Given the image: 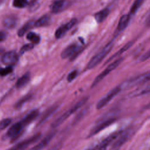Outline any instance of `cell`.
Masks as SVG:
<instances>
[{
    "mask_svg": "<svg viewBox=\"0 0 150 150\" xmlns=\"http://www.w3.org/2000/svg\"><path fill=\"white\" fill-rule=\"evenodd\" d=\"M65 4V0H55L51 8L52 12L56 13L60 12L64 8Z\"/></svg>",
    "mask_w": 150,
    "mask_h": 150,
    "instance_id": "cell-19",
    "label": "cell"
},
{
    "mask_svg": "<svg viewBox=\"0 0 150 150\" xmlns=\"http://www.w3.org/2000/svg\"><path fill=\"white\" fill-rule=\"evenodd\" d=\"M123 58L120 57L115 60H114L113 62L110 63L105 69H104L100 74H99L94 80L92 84H91V87H94L96 86H97L104 77H105L110 72H111L113 70H114L118 66V65L121 63L122 61Z\"/></svg>",
    "mask_w": 150,
    "mask_h": 150,
    "instance_id": "cell-4",
    "label": "cell"
},
{
    "mask_svg": "<svg viewBox=\"0 0 150 150\" xmlns=\"http://www.w3.org/2000/svg\"><path fill=\"white\" fill-rule=\"evenodd\" d=\"M30 95H28V96H26L25 97H23V98H22L21 100H19L15 104V107L16 108H19L20 107H21L26 101H28L30 98Z\"/></svg>",
    "mask_w": 150,
    "mask_h": 150,
    "instance_id": "cell-28",
    "label": "cell"
},
{
    "mask_svg": "<svg viewBox=\"0 0 150 150\" xmlns=\"http://www.w3.org/2000/svg\"><path fill=\"white\" fill-rule=\"evenodd\" d=\"M30 73L27 72L17 80L16 83V87L18 88H20L23 87L29 82L30 80Z\"/></svg>",
    "mask_w": 150,
    "mask_h": 150,
    "instance_id": "cell-21",
    "label": "cell"
},
{
    "mask_svg": "<svg viewBox=\"0 0 150 150\" xmlns=\"http://www.w3.org/2000/svg\"><path fill=\"white\" fill-rule=\"evenodd\" d=\"M149 13H150V12H149Z\"/></svg>",
    "mask_w": 150,
    "mask_h": 150,
    "instance_id": "cell-39",
    "label": "cell"
},
{
    "mask_svg": "<svg viewBox=\"0 0 150 150\" xmlns=\"http://www.w3.org/2000/svg\"><path fill=\"white\" fill-rule=\"evenodd\" d=\"M27 39L33 44H38L40 40V38L39 35L34 32H29L26 36Z\"/></svg>",
    "mask_w": 150,
    "mask_h": 150,
    "instance_id": "cell-25",
    "label": "cell"
},
{
    "mask_svg": "<svg viewBox=\"0 0 150 150\" xmlns=\"http://www.w3.org/2000/svg\"><path fill=\"white\" fill-rule=\"evenodd\" d=\"M149 58H150V49L148 50L146 52H145L144 54L141 56V57H140V60L142 62H144Z\"/></svg>",
    "mask_w": 150,
    "mask_h": 150,
    "instance_id": "cell-34",
    "label": "cell"
},
{
    "mask_svg": "<svg viewBox=\"0 0 150 150\" xmlns=\"http://www.w3.org/2000/svg\"><path fill=\"white\" fill-rule=\"evenodd\" d=\"M121 90L120 86H117L111 89L108 93H107L102 98H101L96 105V108L98 110L101 109L106 106L110 101H111Z\"/></svg>",
    "mask_w": 150,
    "mask_h": 150,
    "instance_id": "cell-5",
    "label": "cell"
},
{
    "mask_svg": "<svg viewBox=\"0 0 150 150\" xmlns=\"http://www.w3.org/2000/svg\"><path fill=\"white\" fill-rule=\"evenodd\" d=\"M77 70H73L72 71H71L67 76V81L69 82H71V81H73L77 76Z\"/></svg>",
    "mask_w": 150,
    "mask_h": 150,
    "instance_id": "cell-33",
    "label": "cell"
},
{
    "mask_svg": "<svg viewBox=\"0 0 150 150\" xmlns=\"http://www.w3.org/2000/svg\"><path fill=\"white\" fill-rule=\"evenodd\" d=\"M88 98L86 97L81 99L77 103H76L73 107H71L69 110H68L66 112L63 114L61 116H60L58 118H57L52 124V127L53 128H56L62 124L67 118H69L71 114L74 113L76 111H77L80 108H81L88 100Z\"/></svg>",
    "mask_w": 150,
    "mask_h": 150,
    "instance_id": "cell-1",
    "label": "cell"
},
{
    "mask_svg": "<svg viewBox=\"0 0 150 150\" xmlns=\"http://www.w3.org/2000/svg\"><path fill=\"white\" fill-rule=\"evenodd\" d=\"M28 5V0H13V5L16 8H23Z\"/></svg>",
    "mask_w": 150,
    "mask_h": 150,
    "instance_id": "cell-27",
    "label": "cell"
},
{
    "mask_svg": "<svg viewBox=\"0 0 150 150\" xmlns=\"http://www.w3.org/2000/svg\"><path fill=\"white\" fill-rule=\"evenodd\" d=\"M6 38V33L4 31H0V42L4 41Z\"/></svg>",
    "mask_w": 150,
    "mask_h": 150,
    "instance_id": "cell-35",
    "label": "cell"
},
{
    "mask_svg": "<svg viewBox=\"0 0 150 150\" xmlns=\"http://www.w3.org/2000/svg\"><path fill=\"white\" fill-rule=\"evenodd\" d=\"M40 134H37L33 135V137H32L31 138L21 142L20 143L16 144V145L13 146L11 148L8 149L7 150H23L27 146L30 145L31 144L36 141L40 138Z\"/></svg>",
    "mask_w": 150,
    "mask_h": 150,
    "instance_id": "cell-9",
    "label": "cell"
},
{
    "mask_svg": "<svg viewBox=\"0 0 150 150\" xmlns=\"http://www.w3.org/2000/svg\"><path fill=\"white\" fill-rule=\"evenodd\" d=\"M115 120L113 118H110L108 119H106L105 120L102 121L100 122L98 125H96L91 131L90 133V136L94 135L96 134L97 133L99 132L100 131H102L104 128H107L109 125H110L111 124H112Z\"/></svg>",
    "mask_w": 150,
    "mask_h": 150,
    "instance_id": "cell-10",
    "label": "cell"
},
{
    "mask_svg": "<svg viewBox=\"0 0 150 150\" xmlns=\"http://www.w3.org/2000/svg\"><path fill=\"white\" fill-rule=\"evenodd\" d=\"M133 44V42H128L127 43H126L119 51H118L115 54H114V55H112L107 62L106 63H108L110 60H112V59H114L115 57L120 56L122 53H123L124 52H125L127 50H128Z\"/></svg>",
    "mask_w": 150,
    "mask_h": 150,
    "instance_id": "cell-23",
    "label": "cell"
},
{
    "mask_svg": "<svg viewBox=\"0 0 150 150\" xmlns=\"http://www.w3.org/2000/svg\"><path fill=\"white\" fill-rule=\"evenodd\" d=\"M57 108V107L56 106H54L53 107H51L49 110H47V111L46 112V113L44 115V117L43 118H42V120H41V122H43L44 120H45L46 118H47L51 114H52V113L55 111V110H56Z\"/></svg>",
    "mask_w": 150,
    "mask_h": 150,
    "instance_id": "cell-32",
    "label": "cell"
},
{
    "mask_svg": "<svg viewBox=\"0 0 150 150\" xmlns=\"http://www.w3.org/2000/svg\"><path fill=\"white\" fill-rule=\"evenodd\" d=\"M113 46V42H110L98 53L94 55L88 62L87 65V69H91L98 65L104 58L111 50Z\"/></svg>",
    "mask_w": 150,
    "mask_h": 150,
    "instance_id": "cell-2",
    "label": "cell"
},
{
    "mask_svg": "<svg viewBox=\"0 0 150 150\" xmlns=\"http://www.w3.org/2000/svg\"><path fill=\"white\" fill-rule=\"evenodd\" d=\"M144 1V0H135L131 8L129 15H134L137 12L138 9L140 8Z\"/></svg>",
    "mask_w": 150,
    "mask_h": 150,
    "instance_id": "cell-26",
    "label": "cell"
},
{
    "mask_svg": "<svg viewBox=\"0 0 150 150\" xmlns=\"http://www.w3.org/2000/svg\"><path fill=\"white\" fill-rule=\"evenodd\" d=\"M77 21V20L76 18H73L69 22L66 23L65 25H62L61 26H60L56 30V32H55L56 38L60 39L62 37H63L65 35V33H66V32L67 30L70 29L74 25H75Z\"/></svg>",
    "mask_w": 150,
    "mask_h": 150,
    "instance_id": "cell-8",
    "label": "cell"
},
{
    "mask_svg": "<svg viewBox=\"0 0 150 150\" xmlns=\"http://www.w3.org/2000/svg\"><path fill=\"white\" fill-rule=\"evenodd\" d=\"M149 80H150V71L144 73L136 77L128 80L127 81H125L122 86H120L121 88L122 87L125 88H129L139 86Z\"/></svg>",
    "mask_w": 150,
    "mask_h": 150,
    "instance_id": "cell-3",
    "label": "cell"
},
{
    "mask_svg": "<svg viewBox=\"0 0 150 150\" xmlns=\"http://www.w3.org/2000/svg\"><path fill=\"white\" fill-rule=\"evenodd\" d=\"M96 148H93V149H89L88 150H96Z\"/></svg>",
    "mask_w": 150,
    "mask_h": 150,
    "instance_id": "cell-37",
    "label": "cell"
},
{
    "mask_svg": "<svg viewBox=\"0 0 150 150\" xmlns=\"http://www.w3.org/2000/svg\"><path fill=\"white\" fill-rule=\"evenodd\" d=\"M12 71V67L11 66H8L7 67L0 69V75L2 76H6L9 74L10 73H11Z\"/></svg>",
    "mask_w": 150,
    "mask_h": 150,
    "instance_id": "cell-30",
    "label": "cell"
},
{
    "mask_svg": "<svg viewBox=\"0 0 150 150\" xmlns=\"http://www.w3.org/2000/svg\"><path fill=\"white\" fill-rule=\"evenodd\" d=\"M33 23V21H30L28 22H27L26 24H25L18 31V35L20 37L23 36L25 35V33L31 28Z\"/></svg>",
    "mask_w": 150,
    "mask_h": 150,
    "instance_id": "cell-24",
    "label": "cell"
},
{
    "mask_svg": "<svg viewBox=\"0 0 150 150\" xmlns=\"http://www.w3.org/2000/svg\"><path fill=\"white\" fill-rule=\"evenodd\" d=\"M121 133V132H117L113 133L111 135L107 137L100 144V145L98 146V150H106L107 146L110 144V143H111L114 139H115Z\"/></svg>",
    "mask_w": 150,
    "mask_h": 150,
    "instance_id": "cell-12",
    "label": "cell"
},
{
    "mask_svg": "<svg viewBox=\"0 0 150 150\" xmlns=\"http://www.w3.org/2000/svg\"><path fill=\"white\" fill-rule=\"evenodd\" d=\"M23 127V125L21 121L15 123L12 126H11V128L8 129L7 132V135L9 137H11V138L15 137L20 133Z\"/></svg>",
    "mask_w": 150,
    "mask_h": 150,
    "instance_id": "cell-15",
    "label": "cell"
},
{
    "mask_svg": "<svg viewBox=\"0 0 150 150\" xmlns=\"http://www.w3.org/2000/svg\"><path fill=\"white\" fill-rule=\"evenodd\" d=\"M61 147H62V144L61 143H58V144L54 145V146H53L49 150H60Z\"/></svg>",
    "mask_w": 150,
    "mask_h": 150,
    "instance_id": "cell-36",
    "label": "cell"
},
{
    "mask_svg": "<svg viewBox=\"0 0 150 150\" xmlns=\"http://www.w3.org/2000/svg\"><path fill=\"white\" fill-rule=\"evenodd\" d=\"M50 20V16L47 15H45L41 16L38 21H36L34 24L36 27L45 26H46L47 24H49Z\"/></svg>",
    "mask_w": 150,
    "mask_h": 150,
    "instance_id": "cell-22",
    "label": "cell"
},
{
    "mask_svg": "<svg viewBox=\"0 0 150 150\" xmlns=\"http://www.w3.org/2000/svg\"><path fill=\"white\" fill-rule=\"evenodd\" d=\"M149 93H150V80L138 86L136 88L129 93L128 97L134 98L139 97Z\"/></svg>",
    "mask_w": 150,
    "mask_h": 150,
    "instance_id": "cell-7",
    "label": "cell"
},
{
    "mask_svg": "<svg viewBox=\"0 0 150 150\" xmlns=\"http://www.w3.org/2000/svg\"><path fill=\"white\" fill-rule=\"evenodd\" d=\"M33 47V43L26 44V45H24L22 47V48L21 49V50H20V53L21 54H23L25 52H27V51H29V50H31Z\"/></svg>",
    "mask_w": 150,
    "mask_h": 150,
    "instance_id": "cell-31",
    "label": "cell"
},
{
    "mask_svg": "<svg viewBox=\"0 0 150 150\" xmlns=\"http://www.w3.org/2000/svg\"><path fill=\"white\" fill-rule=\"evenodd\" d=\"M55 134H56L55 131L51 132L46 137H45L42 141H41L38 145L35 146L30 150H42L49 144L50 141L52 139L53 137L55 135Z\"/></svg>",
    "mask_w": 150,
    "mask_h": 150,
    "instance_id": "cell-13",
    "label": "cell"
},
{
    "mask_svg": "<svg viewBox=\"0 0 150 150\" xmlns=\"http://www.w3.org/2000/svg\"><path fill=\"white\" fill-rule=\"evenodd\" d=\"M129 19H130V15L129 14L122 15L120 18V21L118 22V24L117 26L118 30L120 31L124 30L128 25Z\"/></svg>",
    "mask_w": 150,
    "mask_h": 150,
    "instance_id": "cell-20",
    "label": "cell"
},
{
    "mask_svg": "<svg viewBox=\"0 0 150 150\" xmlns=\"http://www.w3.org/2000/svg\"><path fill=\"white\" fill-rule=\"evenodd\" d=\"M18 22V18L14 15H9L6 17H5L3 21L2 24L4 27H5L6 29H11L14 28Z\"/></svg>",
    "mask_w": 150,
    "mask_h": 150,
    "instance_id": "cell-14",
    "label": "cell"
},
{
    "mask_svg": "<svg viewBox=\"0 0 150 150\" xmlns=\"http://www.w3.org/2000/svg\"><path fill=\"white\" fill-rule=\"evenodd\" d=\"M38 114H39L38 110H33V111H30L27 115H26L21 122H22V124H23V125L24 127V126L29 124L33 120H34L36 118V117L38 115Z\"/></svg>",
    "mask_w": 150,
    "mask_h": 150,
    "instance_id": "cell-17",
    "label": "cell"
},
{
    "mask_svg": "<svg viewBox=\"0 0 150 150\" xmlns=\"http://www.w3.org/2000/svg\"><path fill=\"white\" fill-rule=\"evenodd\" d=\"M148 108H149L150 107V103L148 104V105H147V106H146Z\"/></svg>",
    "mask_w": 150,
    "mask_h": 150,
    "instance_id": "cell-38",
    "label": "cell"
},
{
    "mask_svg": "<svg viewBox=\"0 0 150 150\" xmlns=\"http://www.w3.org/2000/svg\"><path fill=\"white\" fill-rule=\"evenodd\" d=\"M110 13V10L107 8H105L97 13H95L94 15V18L96 21L98 23H101L103 22L107 17L108 16Z\"/></svg>",
    "mask_w": 150,
    "mask_h": 150,
    "instance_id": "cell-18",
    "label": "cell"
},
{
    "mask_svg": "<svg viewBox=\"0 0 150 150\" xmlns=\"http://www.w3.org/2000/svg\"><path fill=\"white\" fill-rule=\"evenodd\" d=\"M11 122L10 118H5L0 122V129H4L6 128Z\"/></svg>",
    "mask_w": 150,
    "mask_h": 150,
    "instance_id": "cell-29",
    "label": "cell"
},
{
    "mask_svg": "<svg viewBox=\"0 0 150 150\" xmlns=\"http://www.w3.org/2000/svg\"><path fill=\"white\" fill-rule=\"evenodd\" d=\"M133 133H134L133 128H128V129L125 130L123 133H121L119 138L113 144L111 149L117 150V149L120 148L122 145L125 144L129 139V138L132 137Z\"/></svg>",
    "mask_w": 150,
    "mask_h": 150,
    "instance_id": "cell-6",
    "label": "cell"
},
{
    "mask_svg": "<svg viewBox=\"0 0 150 150\" xmlns=\"http://www.w3.org/2000/svg\"><path fill=\"white\" fill-rule=\"evenodd\" d=\"M79 49V47L76 44H71L64 49L62 53L61 57L62 59H66L69 57H71Z\"/></svg>",
    "mask_w": 150,
    "mask_h": 150,
    "instance_id": "cell-16",
    "label": "cell"
},
{
    "mask_svg": "<svg viewBox=\"0 0 150 150\" xmlns=\"http://www.w3.org/2000/svg\"><path fill=\"white\" fill-rule=\"evenodd\" d=\"M18 60V56L16 52L11 51L5 53L2 57V62L6 65H12L15 64Z\"/></svg>",
    "mask_w": 150,
    "mask_h": 150,
    "instance_id": "cell-11",
    "label": "cell"
}]
</instances>
